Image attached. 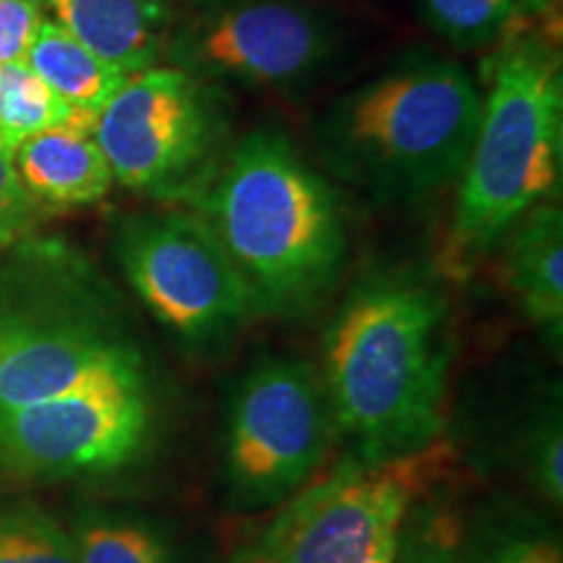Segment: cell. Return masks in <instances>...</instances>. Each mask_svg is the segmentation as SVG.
<instances>
[{"label":"cell","mask_w":563,"mask_h":563,"mask_svg":"<svg viewBox=\"0 0 563 563\" xmlns=\"http://www.w3.org/2000/svg\"><path fill=\"white\" fill-rule=\"evenodd\" d=\"M452 327L428 277L378 272L347 292L323 336V384L352 456L391 460L443 439Z\"/></svg>","instance_id":"1"},{"label":"cell","mask_w":563,"mask_h":563,"mask_svg":"<svg viewBox=\"0 0 563 563\" xmlns=\"http://www.w3.org/2000/svg\"><path fill=\"white\" fill-rule=\"evenodd\" d=\"M188 209L228 251L256 316L300 319L340 282L347 256L340 201L279 131L230 141Z\"/></svg>","instance_id":"2"},{"label":"cell","mask_w":563,"mask_h":563,"mask_svg":"<svg viewBox=\"0 0 563 563\" xmlns=\"http://www.w3.org/2000/svg\"><path fill=\"white\" fill-rule=\"evenodd\" d=\"M488 95L456 180L441 272L470 279L563 170V66L551 37L517 26L493 53Z\"/></svg>","instance_id":"3"},{"label":"cell","mask_w":563,"mask_h":563,"mask_svg":"<svg viewBox=\"0 0 563 563\" xmlns=\"http://www.w3.org/2000/svg\"><path fill=\"white\" fill-rule=\"evenodd\" d=\"M133 363H150L136 316L81 251L30 235L0 256V412Z\"/></svg>","instance_id":"4"},{"label":"cell","mask_w":563,"mask_h":563,"mask_svg":"<svg viewBox=\"0 0 563 563\" xmlns=\"http://www.w3.org/2000/svg\"><path fill=\"white\" fill-rule=\"evenodd\" d=\"M483 95L470 70L441 55L394 63L340 97L321 118V159L378 199L415 201L456 186Z\"/></svg>","instance_id":"5"},{"label":"cell","mask_w":563,"mask_h":563,"mask_svg":"<svg viewBox=\"0 0 563 563\" xmlns=\"http://www.w3.org/2000/svg\"><path fill=\"white\" fill-rule=\"evenodd\" d=\"M449 464L443 439L378 462L350 454L287 498L238 563H389L407 511L446 481Z\"/></svg>","instance_id":"6"},{"label":"cell","mask_w":563,"mask_h":563,"mask_svg":"<svg viewBox=\"0 0 563 563\" xmlns=\"http://www.w3.org/2000/svg\"><path fill=\"white\" fill-rule=\"evenodd\" d=\"M91 133L115 183L191 207L230 146L228 104L217 84L159 63L125 76Z\"/></svg>","instance_id":"7"},{"label":"cell","mask_w":563,"mask_h":563,"mask_svg":"<svg viewBox=\"0 0 563 563\" xmlns=\"http://www.w3.org/2000/svg\"><path fill=\"white\" fill-rule=\"evenodd\" d=\"M159 420L154 363L118 365L58 397L0 412V473L24 481L118 473L150 454Z\"/></svg>","instance_id":"8"},{"label":"cell","mask_w":563,"mask_h":563,"mask_svg":"<svg viewBox=\"0 0 563 563\" xmlns=\"http://www.w3.org/2000/svg\"><path fill=\"white\" fill-rule=\"evenodd\" d=\"M112 249L133 295L180 347L220 352L256 316L228 251L194 209L125 217Z\"/></svg>","instance_id":"9"},{"label":"cell","mask_w":563,"mask_h":563,"mask_svg":"<svg viewBox=\"0 0 563 563\" xmlns=\"http://www.w3.org/2000/svg\"><path fill=\"white\" fill-rule=\"evenodd\" d=\"M340 439L321 371L302 357H262L232 391L224 431V488L232 506L285 504L319 473Z\"/></svg>","instance_id":"10"},{"label":"cell","mask_w":563,"mask_h":563,"mask_svg":"<svg viewBox=\"0 0 563 563\" xmlns=\"http://www.w3.org/2000/svg\"><path fill=\"white\" fill-rule=\"evenodd\" d=\"M334 47L327 21L295 0H211L173 19L165 63L211 84L295 89L329 66Z\"/></svg>","instance_id":"11"},{"label":"cell","mask_w":563,"mask_h":563,"mask_svg":"<svg viewBox=\"0 0 563 563\" xmlns=\"http://www.w3.org/2000/svg\"><path fill=\"white\" fill-rule=\"evenodd\" d=\"M51 21L125 76L165 60L167 0H42Z\"/></svg>","instance_id":"12"},{"label":"cell","mask_w":563,"mask_h":563,"mask_svg":"<svg viewBox=\"0 0 563 563\" xmlns=\"http://www.w3.org/2000/svg\"><path fill=\"white\" fill-rule=\"evenodd\" d=\"M501 274L527 319L548 344L563 340V209L559 201L532 207L514 224L504 243Z\"/></svg>","instance_id":"13"},{"label":"cell","mask_w":563,"mask_h":563,"mask_svg":"<svg viewBox=\"0 0 563 563\" xmlns=\"http://www.w3.org/2000/svg\"><path fill=\"white\" fill-rule=\"evenodd\" d=\"M21 186L40 207H89L110 194L112 170L89 125L66 123L13 152Z\"/></svg>","instance_id":"14"},{"label":"cell","mask_w":563,"mask_h":563,"mask_svg":"<svg viewBox=\"0 0 563 563\" xmlns=\"http://www.w3.org/2000/svg\"><path fill=\"white\" fill-rule=\"evenodd\" d=\"M24 63L76 118L91 123V129L125 81L121 68L91 53L51 19L42 21Z\"/></svg>","instance_id":"15"},{"label":"cell","mask_w":563,"mask_h":563,"mask_svg":"<svg viewBox=\"0 0 563 563\" xmlns=\"http://www.w3.org/2000/svg\"><path fill=\"white\" fill-rule=\"evenodd\" d=\"M68 532L79 563H178L170 534L131 511L87 506Z\"/></svg>","instance_id":"16"},{"label":"cell","mask_w":563,"mask_h":563,"mask_svg":"<svg viewBox=\"0 0 563 563\" xmlns=\"http://www.w3.org/2000/svg\"><path fill=\"white\" fill-rule=\"evenodd\" d=\"M460 563H563L559 532L522 506H488L464 527Z\"/></svg>","instance_id":"17"},{"label":"cell","mask_w":563,"mask_h":563,"mask_svg":"<svg viewBox=\"0 0 563 563\" xmlns=\"http://www.w3.org/2000/svg\"><path fill=\"white\" fill-rule=\"evenodd\" d=\"M464 527L460 504L441 481L410 506L389 563H460Z\"/></svg>","instance_id":"18"},{"label":"cell","mask_w":563,"mask_h":563,"mask_svg":"<svg viewBox=\"0 0 563 563\" xmlns=\"http://www.w3.org/2000/svg\"><path fill=\"white\" fill-rule=\"evenodd\" d=\"M66 123L91 129V123L76 118L24 60L0 66V150L13 154L26 139Z\"/></svg>","instance_id":"19"},{"label":"cell","mask_w":563,"mask_h":563,"mask_svg":"<svg viewBox=\"0 0 563 563\" xmlns=\"http://www.w3.org/2000/svg\"><path fill=\"white\" fill-rule=\"evenodd\" d=\"M0 563H79L74 540L34 498L0 493Z\"/></svg>","instance_id":"20"},{"label":"cell","mask_w":563,"mask_h":563,"mask_svg":"<svg viewBox=\"0 0 563 563\" xmlns=\"http://www.w3.org/2000/svg\"><path fill=\"white\" fill-rule=\"evenodd\" d=\"M422 16L462 51L501 45L519 26V0H418Z\"/></svg>","instance_id":"21"},{"label":"cell","mask_w":563,"mask_h":563,"mask_svg":"<svg viewBox=\"0 0 563 563\" xmlns=\"http://www.w3.org/2000/svg\"><path fill=\"white\" fill-rule=\"evenodd\" d=\"M522 460L527 481L548 504L561 506L563 501V431L559 399L548 405L543 415L525 435Z\"/></svg>","instance_id":"22"},{"label":"cell","mask_w":563,"mask_h":563,"mask_svg":"<svg viewBox=\"0 0 563 563\" xmlns=\"http://www.w3.org/2000/svg\"><path fill=\"white\" fill-rule=\"evenodd\" d=\"M40 203L21 186L13 154L0 150V256L30 238L40 222Z\"/></svg>","instance_id":"23"},{"label":"cell","mask_w":563,"mask_h":563,"mask_svg":"<svg viewBox=\"0 0 563 563\" xmlns=\"http://www.w3.org/2000/svg\"><path fill=\"white\" fill-rule=\"evenodd\" d=\"M42 21V0H0V66L26 60Z\"/></svg>","instance_id":"24"},{"label":"cell","mask_w":563,"mask_h":563,"mask_svg":"<svg viewBox=\"0 0 563 563\" xmlns=\"http://www.w3.org/2000/svg\"><path fill=\"white\" fill-rule=\"evenodd\" d=\"M519 3H522V11L543 13V11H551L559 0H519Z\"/></svg>","instance_id":"25"}]
</instances>
